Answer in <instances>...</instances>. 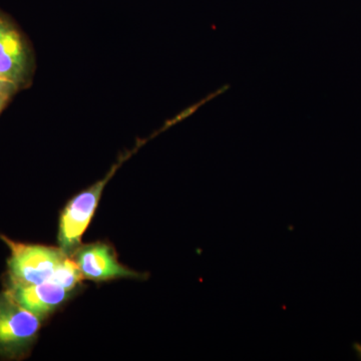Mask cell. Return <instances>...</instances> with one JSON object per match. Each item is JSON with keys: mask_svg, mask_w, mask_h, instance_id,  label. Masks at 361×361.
Instances as JSON below:
<instances>
[{"mask_svg": "<svg viewBox=\"0 0 361 361\" xmlns=\"http://www.w3.org/2000/svg\"><path fill=\"white\" fill-rule=\"evenodd\" d=\"M42 318L16 302L6 291L0 292V358L27 357L39 338Z\"/></svg>", "mask_w": 361, "mask_h": 361, "instance_id": "obj_2", "label": "cell"}, {"mask_svg": "<svg viewBox=\"0 0 361 361\" xmlns=\"http://www.w3.org/2000/svg\"><path fill=\"white\" fill-rule=\"evenodd\" d=\"M0 238L9 248L4 286L35 285L52 281L59 264L66 257L59 247L13 241L4 235Z\"/></svg>", "mask_w": 361, "mask_h": 361, "instance_id": "obj_1", "label": "cell"}, {"mask_svg": "<svg viewBox=\"0 0 361 361\" xmlns=\"http://www.w3.org/2000/svg\"><path fill=\"white\" fill-rule=\"evenodd\" d=\"M4 291L42 319L56 312L73 295V292L52 281L35 285H11L4 286Z\"/></svg>", "mask_w": 361, "mask_h": 361, "instance_id": "obj_5", "label": "cell"}, {"mask_svg": "<svg viewBox=\"0 0 361 361\" xmlns=\"http://www.w3.org/2000/svg\"><path fill=\"white\" fill-rule=\"evenodd\" d=\"M28 56L20 33L0 16V78L16 87L25 82Z\"/></svg>", "mask_w": 361, "mask_h": 361, "instance_id": "obj_6", "label": "cell"}, {"mask_svg": "<svg viewBox=\"0 0 361 361\" xmlns=\"http://www.w3.org/2000/svg\"><path fill=\"white\" fill-rule=\"evenodd\" d=\"M16 89H18V87L16 85L0 78V111L6 106L9 97H11Z\"/></svg>", "mask_w": 361, "mask_h": 361, "instance_id": "obj_7", "label": "cell"}, {"mask_svg": "<svg viewBox=\"0 0 361 361\" xmlns=\"http://www.w3.org/2000/svg\"><path fill=\"white\" fill-rule=\"evenodd\" d=\"M77 261L85 279L102 282L109 280L144 279L145 275L121 264L113 247L104 243L80 246L73 256Z\"/></svg>", "mask_w": 361, "mask_h": 361, "instance_id": "obj_4", "label": "cell"}, {"mask_svg": "<svg viewBox=\"0 0 361 361\" xmlns=\"http://www.w3.org/2000/svg\"><path fill=\"white\" fill-rule=\"evenodd\" d=\"M118 166L104 179L71 199L61 214L59 224V247L66 255L73 256L82 246V239L94 217L106 183Z\"/></svg>", "mask_w": 361, "mask_h": 361, "instance_id": "obj_3", "label": "cell"}]
</instances>
